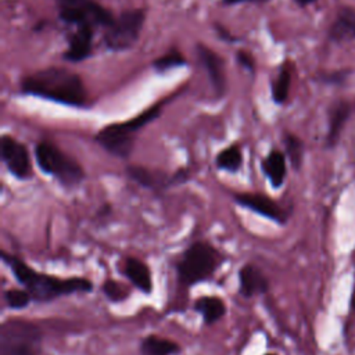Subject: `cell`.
Listing matches in <instances>:
<instances>
[{
	"mask_svg": "<svg viewBox=\"0 0 355 355\" xmlns=\"http://www.w3.org/2000/svg\"><path fill=\"white\" fill-rule=\"evenodd\" d=\"M3 262L10 268L15 280L31 294L33 302L46 304L73 293L93 291V282L86 277H58L40 273L31 268L22 258L1 251Z\"/></svg>",
	"mask_w": 355,
	"mask_h": 355,
	"instance_id": "6da1fadb",
	"label": "cell"
},
{
	"mask_svg": "<svg viewBox=\"0 0 355 355\" xmlns=\"http://www.w3.org/2000/svg\"><path fill=\"white\" fill-rule=\"evenodd\" d=\"M21 90L69 107L87 105V90L82 78L64 67H47L25 76Z\"/></svg>",
	"mask_w": 355,
	"mask_h": 355,
	"instance_id": "7a4b0ae2",
	"label": "cell"
},
{
	"mask_svg": "<svg viewBox=\"0 0 355 355\" xmlns=\"http://www.w3.org/2000/svg\"><path fill=\"white\" fill-rule=\"evenodd\" d=\"M162 104L164 103H157L135 118L104 126L96 133V141L111 155L122 159L129 158L133 151L136 133L159 116Z\"/></svg>",
	"mask_w": 355,
	"mask_h": 355,
	"instance_id": "3957f363",
	"label": "cell"
},
{
	"mask_svg": "<svg viewBox=\"0 0 355 355\" xmlns=\"http://www.w3.org/2000/svg\"><path fill=\"white\" fill-rule=\"evenodd\" d=\"M223 263L220 251L205 240L193 241L182 252L176 263V276L180 284L191 287L209 280Z\"/></svg>",
	"mask_w": 355,
	"mask_h": 355,
	"instance_id": "277c9868",
	"label": "cell"
},
{
	"mask_svg": "<svg viewBox=\"0 0 355 355\" xmlns=\"http://www.w3.org/2000/svg\"><path fill=\"white\" fill-rule=\"evenodd\" d=\"M35 159L43 173L53 176L67 189L76 187L86 178L82 165L50 141H40L36 144Z\"/></svg>",
	"mask_w": 355,
	"mask_h": 355,
	"instance_id": "5b68a950",
	"label": "cell"
},
{
	"mask_svg": "<svg viewBox=\"0 0 355 355\" xmlns=\"http://www.w3.org/2000/svg\"><path fill=\"white\" fill-rule=\"evenodd\" d=\"M43 333L29 320L8 319L0 326V355H40Z\"/></svg>",
	"mask_w": 355,
	"mask_h": 355,
	"instance_id": "8992f818",
	"label": "cell"
},
{
	"mask_svg": "<svg viewBox=\"0 0 355 355\" xmlns=\"http://www.w3.org/2000/svg\"><path fill=\"white\" fill-rule=\"evenodd\" d=\"M146 21L143 8L125 10L114 19L112 25L105 28L103 40L111 51H126L132 49L139 40L140 32Z\"/></svg>",
	"mask_w": 355,
	"mask_h": 355,
	"instance_id": "52a82bcc",
	"label": "cell"
},
{
	"mask_svg": "<svg viewBox=\"0 0 355 355\" xmlns=\"http://www.w3.org/2000/svg\"><path fill=\"white\" fill-rule=\"evenodd\" d=\"M58 17L69 25L108 28L114 22L110 10L94 0H55Z\"/></svg>",
	"mask_w": 355,
	"mask_h": 355,
	"instance_id": "ba28073f",
	"label": "cell"
},
{
	"mask_svg": "<svg viewBox=\"0 0 355 355\" xmlns=\"http://www.w3.org/2000/svg\"><path fill=\"white\" fill-rule=\"evenodd\" d=\"M0 154L7 171L19 180H28L33 176L31 155L26 146L10 135L0 139Z\"/></svg>",
	"mask_w": 355,
	"mask_h": 355,
	"instance_id": "9c48e42d",
	"label": "cell"
},
{
	"mask_svg": "<svg viewBox=\"0 0 355 355\" xmlns=\"http://www.w3.org/2000/svg\"><path fill=\"white\" fill-rule=\"evenodd\" d=\"M126 175L141 187H146L153 191H162L165 189H169L171 186L180 184L186 182L189 176L186 169H179L172 176H168L162 172L151 171L141 165H128Z\"/></svg>",
	"mask_w": 355,
	"mask_h": 355,
	"instance_id": "30bf717a",
	"label": "cell"
},
{
	"mask_svg": "<svg viewBox=\"0 0 355 355\" xmlns=\"http://www.w3.org/2000/svg\"><path fill=\"white\" fill-rule=\"evenodd\" d=\"M233 200L243 208H247L279 225L287 222V212L269 196L262 193H234Z\"/></svg>",
	"mask_w": 355,
	"mask_h": 355,
	"instance_id": "8fae6325",
	"label": "cell"
},
{
	"mask_svg": "<svg viewBox=\"0 0 355 355\" xmlns=\"http://www.w3.org/2000/svg\"><path fill=\"white\" fill-rule=\"evenodd\" d=\"M196 54L207 72L208 80L218 97H222L226 93V73L223 67V60L218 55L216 51L207 47L204 43L196 44Z\"/></svg>",
	"mask_w": 355,
	"mask_h": 355,
	"instance_id": "7c38bea8",
	"label": "cell"
},
{
	"mask_svg": "<svg viewBox=\"0 0 355 355\" xmlns=\"http://www.w3.org/2000/svg\"><path fill=\"white\" fill-rule=\"evenodd\" d=\"M269 280L254 263H245L239 269V291L244 298L268 293Z\"/></svg>",
	"mask_w": 355,
	"mask_h": 355,
	"instance_id": "4fadbf2b",
	"label": "cell"
},
{
	"mask_svg": "<svg viewBox=\"0 0 355 355\" xmlns=\"http://www.w3.org/2000/svg\"><path fill=\"white\" fill-rule=\"evenodd\" d=\"M94 28L80 25L68 37V49L64 51V58L69 62H79L90 57L93 49Z\"/></svg>",
	"mask_w": 355,
	"mask_h": 355,
	"instance_id": "5bb4252c",
	"label": "cell"
},
{
	"mask_svg": "<svg viewBox=\"0 0 355 355\" xmlns=\"http://www.w3.org/2000/svg\"><path fill=\"white\" fill-rule=\"evenodd\" d=\"M139 291L144 294L153 293V276L148 265L136 257H128L123 261L121 272Z\"/></svg>",
	"mask_w": 355,
	"mask_h": 355,
	"instance_id": "9a60e30c",
	"label": "cell"
},
{
	"mask_svg": "<svg viewBox=\"0 0 355 355\" xmlns=\"http://www.w3.org/2000/svg\"><path fill=\"white\" fill-rule=\"evenodd\" d=\"M329 37L336 43L351 42L355 39V8L343 7L337 11L329 29Z\"/></svg>",
	"mask_w": 355,
	"mask_h": 355,
	"instance_id": "2e32d148",
	"label": "cell"
},
{
	"mask_svg": "<svg viewBox=\"0 0 355 355\" xmlns=\"http://www.w3.org/2000/svg\"><path fill=\"white\" fill-rule=\"evenodd\" d=\"M261 169L268 178L273 189H280L286 180L287 175V161L286 154L280 150H272L261 162Z\"/></svg>",
	"mask_w": 355,
	"mask_h": 355,
	"instance_id": "e0dca14e",
	"label": "cell"
},
{
	"mask_svg": "<svg viewBox=\"0 0 355 355\" xmlns=\"http://www.w3.org/2000/svg\"><path fill=\"white\" fill-rule=\"evenodd\" d=\"M194 311L202 318L204 324L212 326L226 315V302L216 295H202L194 301Z\"/></svg>",
	"mask_w": 355,
	"mask_h": 355,
	"instance_id": "ac0fdd59",
	"label": "cell"
},
{
	"mask_svg": "<svg viewBox=\"0 0 355 355\" xmlns=\"http://www.w3.org/2000/svg\"><path fill=\"white\" fill-rule=\"evenodd\" d=\"M351 114V107L345 101L336 103L329 112V129L326 135V146L333 147L340 139L341 130Z\"/></svg>",
	"mask_w": 355,
	"mask_h": 355,
	"instance_id": "d6986e66",
	"label": "cell"
},
{
	"mask_svg": "<svg viewBox=\"0 0 355 355\" xmlns=\"http://www.w3.org/2000/svg\"><path fill=\"white\" fill-rule=\"evenodd\" d=\"M182 349L178 343L157 334L143 337L139 345L140 355H176Z\"/></svg>",
	"mask_w": 355,
	"mask_h": 355,
	"instance_id": "ffe728a7",
	"label": "cell"
},
{
	"mask_svg": "<svg viewBox=\"0 0 355 355\" xmlns=\"http://www.w3.org/2000/svg\"><path fill=\"white\" fill-rule=\"evenodd\" d=\"M215 164L219 169L236 173L243 165V153L239 144H230L220 150L215 158Z\"/></svg>",
	"mask_w": 355,
	"mask_h": 355,
	"instance_id": "44dd1931",
	"label": "cell"
},
{
	"mask_svg": "<svg viewBox=\"0 0 355 355\" xmlns=\"http://www.w3.org/2000/svg\"><path fill=\"white\" fill-rule=\"evenodd\" d=\"M291 85V71L287 65H282L273 83H272V98L276 104L286 103Z\"/></svg>",
	"mask_w": 355,
	"mask_h": 355,
	"instance_id": "7402d4cb",
	"label": "cell"
},
{
	"mask_svg": "<svg viewBox=\"0 0 355 355\" xmlns=\"http://www.w3.org/2000/svg\"><path fill=\"white\" fill-rule=\"evenodd\" d=\"M284 148H286V155L288 157V161L291 166L298 171L302 165V158H304V143L300 137H297L293 133H286L284 139Z\"/></svg>",
	"mask_w": 355,
	"mask_h": 355,
	"instance_id": "603a6c76",
	"label": "cell"
},
{
	"mask_svg": "<svg viewBox=\"0 0 355 355\" xmlns=\"http://www.w3.org/2000/svg\"><path fill=\"white\" fill-rule=\"evenodd\" d=\"M184 64H186V58L176 49H171L169 51H166L165 54H162L161 57H158L157 60L153 61V67L158 72H165L168 69L182 67Z\"/></svg>",
	"mask_w": 355,
	"mask_h": 355,
	"instance_id": "cb8c5ba5",
	"label": "cell"
},
{
	"mask_svg": "<svg viewBox=\"0 0 355 355\" xmlns=\"http://www.w3.org/2000/svg\"><path fill=\"white\" fill-rule=\"evenodd\" d=\"M3 298L10 309H24L33 301L25 288H8L3 293Z\"/></svg>",
	"mask_w": 355,
	"mask_h": 355,
	"instance_id": "d4e9b609",
	"label": "cell"
},
{
	"mask_svg": "<svg viewBox=\"0 0 355 355\" xmlns=\"http://www.w3.org/2000/svg\"><path fill=\"white\" fill-rule=\"evenodd\" d=\"M101 291L105 295V298L111 302H121L129 297L128 290L119 282H116L114 279L104 280V283L101 286Z\"/></svg>",
	"mask_w": 355,
	"mask_h": 355,
	"instance_id": "484cf974",
	"label": "cell"
},
{
	"mask_svg": "<svg viewBox=\"0 0 355 355\" xmlns=\"http://www.w3.org/2000/svg\"><path fill=\"white\" fill-rule=\"evenodd\" d=\"M236 60L237 62L245 68L247 71L250 72H254L255 71V61H254V57L248 53V51H244V50H239L236 53Z\"/></svg>",
	"mask_w": 355,
	"mask_h": 355,
	"instance_id": "4316f807",
	"label": "cell"
},
{
	"mask_svg": "<svg viewBox=\"0 0 355 355\" xmlns=\"http://www.w3.org/2000/svg\"><path fill=\"white\" fill-rule=\"evenodd\" d=\"M214 28H215L218 36H219L220 39H223L225 42H236V37H234L230 32H227L223 25H220V24H214Z\"/></svg>",
	"mask_w": 355,
	"mask_h": 355,
	"instance_id": "83f0119b",
	"label": "cell"
},
{
	"mask_svg": "<svg viewBox=\"0 0 355 355\" xmlns=\"http://www.w3.org/2000/svg\"><path fill=\"white\" fill-rule=\"evenodd\" d=\"M269 0H222L223 4L226 6H233V4H240V3H266Z\"/></svg>",
	"mask_w": 355,
	"mask_h": 355,
	"instance_id": "f1b7e54d",
	"label": "cell"
},
{
	"mask_svg": "<svg viewBox=\"0 0 355 355\" xmlns=\"http://www.w3.org/2000/svg\"><path fill=\"white\" fill-rule=\"evenodd\" d=\"M298 6H308V4H311V3H313L315 0H294Z\"/></svg>",
	"mask_w": 355,
	"mask_h": 355,
	"instance_id": "f546056e",
	"label": "cell"
},
{
	"mask_svg": "<svg viewBox=\"0 0 355 355\" xmlns=\"http://www.w3.org/2000/svg\"><path fill=\"white\" fill-rule=\"evenodd\" d=\"M351 304H352V308L355 309V290H354V295H352V301H351Z\"/></svg>",
	"mask_w": 355,
	"mask_h": 355,
	"instance_id": "4dcf8cb0",
	"label": "cell"
},
{
	"mask_svg": "<svg viewBox=\"0 0 355 355\" xmlns=\"http://www.w3.org/2000/svg\"><path fill=\"white\" fill-rule=\"evenodd\" d=\"M265 355H276V354H273V352H268V354H265Z\"/></svg>",
	"mask_w": 355,
	"mask_h": 355,
	"instance_id": "1f68e13d",
	"label": "cell"
}]
</instances>
